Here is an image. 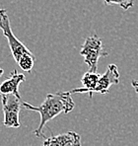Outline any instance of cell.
Masks as SVG:
<instances>
[{"instance_id":"cell-1","label":"cell","mask_w":138,"mask_h":146,"mask_svg":"<svg viewBox=\"0 0 138 146\" xmlns=\"http://www.w3.org/2000/svg\"><path fill=\"white\" fill-rule=\"evenodd\" d=\"M22 107L26 110L38 111L40 113V124L34 130V134L38 138H42L44 137V128L46 127L47 122L59 115L60 113H69L74 109L75 103L68 91L47 94L44 103L38 107H34L27 102H22Z\"/></svg>"},{"instance_id":"cell-2","label":"cell","mask_w":138,"mask_h":146,"mask_svg":"<svg viewBox=\"0 0 138 146\" xmlns=\"http://www.w3.org/2000/svg\"><path fill=\"white\" fill-rule=\"evenodd\" d=\"M80 54L84 57V61L88 65V71L96 73L98 62L101 57L107 56V51L103 48V42L98 36H90L84 42Z\"/></svg>"},{"instance_id":"cell-3","label":"cell","mask_w":138,"mask_h":146,"mask_svg":"<svg viewBox=\"0 0 138 146\" xmlns=\"http://www.w3.org/2000/svg\"><path fill=\"white\" fill-rule=\"evenodd\" d=\"M0 29L3 32L4 36L7 38L10 50L15 61L18 62L24 55L31 54L32 51L22 42H20L13 33L10 25V19L6 9H0Z\"/></svg>"},{"instance_id":"cell-4","label":"cell","mask_w":138,"mask_h":146,"mask_svg":"<svg viewBox=\"0 0 138 146\" xmlns=\"http://www.w3.org/2000/svg\"><path fill=\"white\" fill-rule=\"evenodd\" d=\"M2 111L4 113L3 124L7 127L18 128L20 127V113L22 108V101L21 99L16 98L13 95L1 96Z\"/></svg>"},{"instance_id":"cell-5","label":"cell","mask_w":138,"mask_h":146,"mask_svg":"<svg viewBox=\"0 0 138 146\" xmlns=\"http://www.w3.org/2000/svg\"><path fill=\"white\" fill-rule=\"evenodd\" d=\"M118 83H119V72H118L117 66L115 64H109L105 73L101 75L96 88L93 91V94H107L109 87Z\"/></svg>"},{"instance_id":"cell-6","label":"cell","mask_w":138,"mask_h":146,"mask_svg":"<svg viewBox=\"0 0 138 146\" xmlns=\"http://www.w3.org/2000/svg\"><path fill=\"white\" fill-rule=\"evenodd\" d=\"M26 79L23 73H19L17 70H13L10 74L9 78L3 81L0 85V96L13 95L16 98L21 99V95L19 93V86Z\"/></svg>"},{"instance_id":"cell-7","label":"cell","mask_w":138,"mask_h":146,"mask_svg":"<svg viewBox=\"0 0 138 146\" xmlns=\"http://www.w3.org/2000/svg\"><path fill=\"white\" fill-rule=\"evenodd\" d=\"M42 146H82L81 136L77 132L69 130L46 138Z\"/></svg>"},{"instance_id":"cell-8","label":"cell","mask_w":138,"mask_h":146,"mask_svg":"<svg viewBox=\"0 0 138 146\" xmlns=\"http://www.w3.org/2000/svg\"><path fill=\"white\" fill-rule=\"evenodd\" d=\"M100 77H101V74H99V73H97V72L93 73V72L87 71L81 79V82L84 87L75 88V89L69 91V93H70L71 95L75 93H89L90 98H92L93 91H94L95 88H96L97 83H98Z\"/></svg>"},{"instance_id":"cell-9","label":"cell","mask_w":138,"mask_h":146,"mask_svg":"<svg viewBox=\"0 0 138 146\" xmlns=\"http://www.w3.org/2000/svg\"><path fill=\"white\" fill-rule=\"evenodd\" d=\"M34 60H36V57L33 53L31 54H27V55H24L22 58L20 59L17 63L19 64L20 68L22 70L26 72H31L32 69L34 67Z\"/></svg>"},{"instance_id":"cell-10","label":"cell","mask_w":138,"mask_h":146,"mask_svg":"<svg viewBox=\"0 0 138 146\" xmlns=\"http://www.w3.org/2000/svg\"><path fill=\"white\" fill-rule=\"evenodd\" d=\"M105 5H118L123 10H128L134 4V0H104Z\"/></svg>"},{"instance_id":"cell-11","label":"cell","mask_w":138,"mask_h":146,"mask_svg":"<svg viewBox=\"0 0 138 146\" xmlns=\"http://www.w3.org/2000/svg\"><path fill=\"white\" fill-rule=\"evenodd\" d=\"M131 85H132V87L134 88L135 92L138 94V79L136 80V79H134V80L131 81Z\"/></svg>"},{"instance_id":"cell-12","label":"cell","mask_w":138,"mask_h":146,"mask_svg":"<svg viewBox=\"0 0 138 146\" xmlns=\"http://www.w3.org/2000/svg\"><path fill=\"white\" fill-rule=\"evenodd\" d=\"M3 73H4V70L2 69V67L0 66V77H1L2 75H3Z\"/></svg>"}]
</instances>
